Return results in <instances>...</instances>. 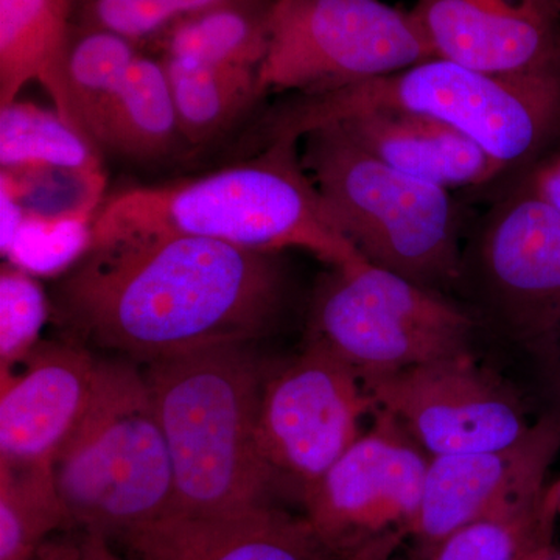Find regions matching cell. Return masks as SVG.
<instances>
[{"label": "cell", "mask_w": 560, "mask_h": 560, "mask_svg": "<svg viewBox=\"0 0 560 560\" xmlns=\"http://www.w3.org/2000/svg\"><path fill=\"white\" fill-rule=\"evenodd\" d=\"M49 302L31 272L3 265L0 275V368L10 371L38 348Z\"/></svg>", "instance_id": "27"}, {"label": "cell", "mask_w": 560, "mask_h": 560, "mask_svg": "<svg viewBox=\"0 0 560 560\" xmlns=\"http://www.w3.org/2000/svg\"><path fill=\"white\" fill-rule=\"evenodd\" d=\"M434 57L512 81L560 79V0H416Z\"/></svg>", "instance_id": "13"}, {"label": "cell", "mask_w": 560, "mask_h": 560, "mask_svg": "<svg viewBox=\"0 0 560 560\" xmlns=\"http://www.w3.org/2000/svg\"><path fill=\"white\" fill-rule=\"evenodd\" d=\"M197 237L259 253L304 249L331 268L364 261L331 221L301 160V140H268L253 160L198 178L117 191L95 210L91 246Z\"/></svg>", "instance_id": "2"}, {"label": "cell", "mask_w": 560, "mask_h": 560, "mask_svg": "<svg viewBox=\"0 0 560 560\" xmlns=\"http://www.w3.org/2000/svg\"><path fill=\"white\" fill-rule=\"evenodd\" d=\"M75 7L77 0H0V106L16 102L25 84L36 81L77 128L66 79Z\"/></svg>", "instance_id": "18"}, {"label": "cell", "mask_w": 560, "mask_h": 560, "mask_svg": "<svg viewBox=\"0 0 560 560\" xmlns=\"http://www.w3.org/2000/svg\"><path fill=\"white\" fill-rule=\"evenodd\" d=\"M21 374L2 372L0 464L54 467L86 410L98 361L75 342L38 345Z\"/></svg>", "instance_id": "15"}, {"label": "cell", "mask_w": 560, "mask_h": 560, "mask_svg": "<svg viewBox=\"0 0 560 560\" xmlns=\"http://www.w3.org/2000/svg\"><path fill=\"white\" fill-rule=\"evenodd\" d=\"M98 153L57 110L18 101L0 106L3 173L65 172L103 179Z\"/></svg>", "instance_id": "22"}, {"label": "cell", "mask_w": 560, "mask_h": 560, "mask_svg": "<svg viewBox=\"0 0 560 560\" xmlns=\"http://www.w3.org/2000/svg\"><path fill=\"white\" fill-rule=\"evenodd\" d=\"M550 378L552 389V408L550 412L560 420V357L558 364H556L555 370L550 374Z\"/></svg>", "instance_id": "32"}, {"label": "cell", "mask_w": 560, "mask_h": 560, "mask_svg": "<svg viewBox=\"0 0 560 560\" xmlns=\"http://www.w3.org/2000/svg\"><path fill=\"white\" fill-rule=\"evenodd\" d=\"M179 140L164 62L139 54L106 109L97 149L135 161H156L168 156Z\"/></svg>", "instance_id": "19"}, {"label": "cell", "mask_w": 560, "mask_h": 560, "mask_svg": "<svg viewBox=\"0 0 560 560\" xmlns=\"http://www.w3.org/2000/svg\"><path fill=\"white\" fill-rule=\"evenodd\" d=\"M522 173L533 189L560 213V143Z\"/></svg>", "instance_id": "29"}, {"label": "cell", "mask_w": 560, "mask_h": 560, "mask_svg": "<svg viewBox=\"0 0 560 560\" xmlns=\"http://www.w3.org/2000/svg\"><path fill=\"white\" fill-rule=\"evenodd\" d=\"M80 539L51 537L32 560H80Z\"/></svg>", "instance_id": "31"}, {"label": "cell", "mask_w": 560, "mask_h": 560, "mask_svg": "<svg viewBox=\"0 0 560 560\" xmlns=\"http://www.w3.org/2000/svg\"><path fill=\"white\" fill-rule=\"evenodd\" d=\"M301 160L335 226L364 260L452 296L469 228L452 190L389 167L337 124L302 136Z\"/></svg>", "instance_id": "5"}, {"label": "cell", "mask_w": 560, "mask_h": 560, "mask_svg": "<svg viewBox=\"0 0 560 560\" xmlns=\"http://www.w3.org/2000/svg\"><path fill=\"white\" fill-rule=\"evenodd\" d=\"M374 410L352 368L305 342L301 355L265 375L261 388L257 440L275 486L302 500L359 440Z\"/></svg>", "instance_id": "11"}, {"label": "cell", "mask_w": 560, "mask_h": 560, "mask_svg": "<svg viewBox=\"0 0 560 560\" xmlns=\"http://www.w3.org/2000/svg\"><path fill=\"white\" fill-rule=\"evenodd\" d=\"M69 526L54 467L0 464V560H32Z\"/></svg>", "instance_id": "25"}, {"label": "cell", "mask_w": 560, "mask_h": 560, "mask_svg": "<svg viewBox=\"0 0 560 560\" xmlns=\"http://www.w3.org/2000/svg\"><path fill=\"white\" fill-rule=\"evenodd\" d=\"M304 497L305 521L337 560H385L412 536L430 456L385 412Z\"/></svg>", "instance_id": "10"}, {"label": "cell", "mask_w": 560, "mask_h": 560, "mask_svg": "<svg viewBox=\"0 0 560 560\" xmlns=\"http://www.w3.org/2000/svg\"><path fill=\"white\" fill-rule=\"evenodd\" d=\"M559 452L560 420L548 411L510 447L430 458L412 536L433 550L456 529L536 495Z\"/></svg>", "instance_id": "14"}, {"label": "cell", "mask_w": 560, "mask_h": 560, "mask_svg": "<svg viewBox=\"0 0 560 560\" xmlns=\"http://www.w3.org/2000/svg\"><path fill=\"white\" fill-rule=\"evenodd\" d=\"M91 219H43L25 215L3 256L10 265L35 275H55L72 268L88 253Z\"/></svg>", "instance_id": "26"}, {"label": "cell", "mask_w": 560, "mask_h": 560, "mask_svg": "<svg viewBox=\"0 0 560 560\" xmlns=\"http://www.w3.org/2000/svg\"><path fill=\"white\" fill-rule=\"evenodd\" d=\"M139 47L119 33L73 22L66 51V79L77 128L95 147L106 109L140 54Z\"/></svg>", "instance_id": "24"}, {"label": "cell", "mask_w": 560, "mask_h": 560, "mask_svg": "<svg viewBox=\"0 0 560 560\" xmlns=\"http://www.w3.org/2000/svg\"><path fill=\"white\" fill-rule=\"evenodd\" d=\"M171 455L176 514L264 506L275 481L257 423L265 371L248 345L210 346L143 371Z\"/></svg>", "instance_id": "3"}, {"label": "cell", "mask_w": 560, "mask_h": 560, "mask_svg": "<svg viewBox=\"0 0 560 560\" xmlns=\"http://www.w3.org/2000/svg\"><path fill=\"white\" fill-rule=\"evenodd\" d=\"M69 528L113 540L171 514V455L143 371L98 361L86 410L55 460Z\"/></svg>", "instance_id": "6"}, {"label": "cell", "mask_w": 560, "mask_h": 560, "mask_svg": "<svg viewBox=\"0 0 560 560\" xmlns=\"http://www.w3.org/2000/svg\"><path fill=\"white\" fill-rule=\"evenodd\" d=\"M485 197L453 293L480 326L529 350L550 375L560 357V213L523 173Z\"/></svg>", "instance_id": "7"}, {"label": "cell", "mask_w": 560, "mask_h": 560, "mask_svg": "<svg viewBox=\"0 0 560 560\" xmlns=\"http://www.w3.org/2000/svg\"><path fill=\"white\" fill-rule=\"evenodd\" d=\"M434 57L410 11L382 0H272L261 94H326Z\"/></svg>", "instance_id": "9"}, {"label": "cell", "mask_w": 560, "mask_h": 560, "mask_svg": "<svg viewBox=\"0 0 560 560\" xmlns=\"http://www.w3.org/2000/svg\"><path fill=\"white\" fill-rule=\"evenodd\" d=\"M371 110L418 114L477 142L508 176L560 143V79L512 81L444 58L316 95H294L265 121V142L300 139L315 128Z\"/></svg>", "instance_id": "4"}, {"label": "cell", "mask_w": 560, "mask_h": 560, "mask_svg": "<svg viewBox=\"0 0 560 560\" xmlns=\"http://www.w3.org/2000/svg\"><path fill=\"white\" fill-rule=\"evenodd\" d=\"M363 385L375 410L396 420L430 458L510 447L537 422L469 349Z\"/></svg>", "instance_id": "12"}, {"label": "cell", "mask_w": 560, "mask_h": 560, "mask_svg": "<svg viewBox=\"0 0 560 560\" xmlns=\"http://www.w3.org/2000/svg\"><path fill=\"white\" fill-rule=\"evenodd\" d=\"M272 0H228L173 22L153 40L162 57L259 69L270 40Z\"/></svg>", "instance_id": "21"}, {"label": "cell", "mask_w": 560, "mask_h": 560, "mask_svg": "<svg viewBox=\"0 0 560 560\" xmlns=\"http://www.w3.org/2000/svg\"><path fill=\"white\" fill-rule=\"evenodd\" d=\"M555 560H560V558H558V559H555Z\"/></svg>", "instance_id": "34"}, {"label": "cell", "mask_w": 560, "mask_h": 560, "mask_svg": "<svg viewBox=\"0 0 560 560\" xmlns=\"http://www.w3.org/2000/svg\"><path fill=\"white\" fill-rule=\"evenodd\" d=\"M80 548V560H138L119 555L113 540L98 533H81Z\"/></svg>", "instance_id": "30"}, {"label": "cell", "mask_w": 560, "mask_h": 560, "mask_svg": "<svg viewBox=\"0 0 560 560\" xmlns=\"http://www.w3.org/2000/svg\"><path fill=\"white\" fill-rule=\"evenodd\" d=\"M228 0H77L79 24L119 33L142 46L173 22Z\"/></svg>", "instance_id": "28"}, {"label": "cell", "mask_w": 560, "mask_h": 560, "mask_svg": "<svg viewBox=\"0 0 560 560\" xmlns=\"http://www.w3.org/2000/svg\"><path fill=\"white\" fill-rule=\"evenodd\" d=\"M180 136L202 147L226 135L265 95L257 70L162 57Z\"/></svg>", "instance_id": "20"}, {"label": "cell", "mask_w": 560, "mask_h": 560, "mask_svg": "<svg viewBox=\"0 0 560 560\" xmlns=\"http://www.w3.org/2000/svg\"><path fill=\"white\" fill-rule=\"evenodd\" d=\"M556 485H558V499H559V510H560V480L556 481Z\"/></svg>", "instance_id": "33"}, {"label": "cell", "mask_w": 560, "mask_h": 560, "mask_svg": "<svg viewBox=\"0 0 560 560\" xmlns=\"http://www.w3.org/2000/svg\"><path fill=\"white\" fill-rule=\"evenodd\" d=\"M559 510L558 485L456 529L433 560H551L548 537Z\"/></svg>", "instance_id": "23"}, {"label": "cell", "mask_w": 560, "mask_h": 560, "mask_svg": "<svg viewBox=\"0 0 560 560\" xmlns=\"http://www.w3.org/2000/svg\"><path fill=\"white\" fill-rule=\"evenodd\" d=\"M280 254L197 237L91 246L60 283L61 318L101 348L147 363L248 345L270 331L289 300Z\"/></svg>", "instance_id": "1"}, {"label": "cell", "mask_w": 560, "mask_h": 560, "mask_svg": "<svg viewBox=\"0 0 560 560\" xmlns=\"http://www.w3.org/2000/svg\"><path fill=\"white\" fill-rule=\"evenodd\" d=\"M337 125L361 149L389 167L447 190L486 195L510 178L477 142L429 117L400 110H371Z\"/></svg>", "instance_id": "17"}, {"label": "cell", "mask_w": 560, "mask_h": 560, "mask_svg": "<svg viewBox=\"0 0 560 560\" xmlns=\"http://www.w3.org/2000/svg\"><path fill=\"white\" fill-rule=\"evenodd\" d=\"M138 560H329L305 517L271 504L228 514H171L121 539Z\"/></svg>", "instance_id": "16"}, {"label": "cell", "mask_w": 560, "mask_h": 560, "mask_svg": "<svg viewBox=\"0 0 560 560\" xmlns=\"http://www.w3.org/2000/svg\"><path fill=\"white\" fill-rule=\"evenodd\" d=\"M478 327L458 300L364 260L330 267L319 279L308 305L307 342L370 381L469 349Z\"/></svg>", "instance_id": "8"}]
</instances>
